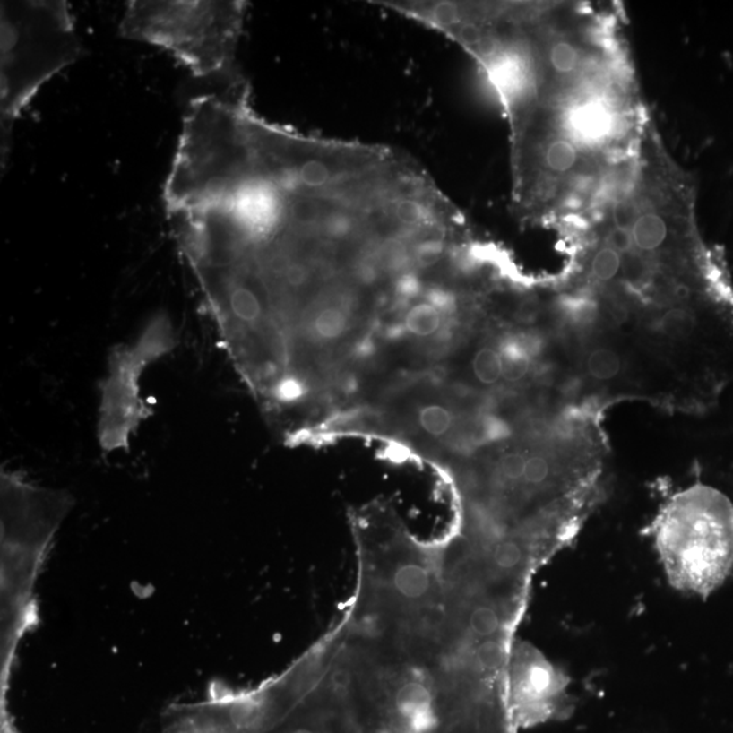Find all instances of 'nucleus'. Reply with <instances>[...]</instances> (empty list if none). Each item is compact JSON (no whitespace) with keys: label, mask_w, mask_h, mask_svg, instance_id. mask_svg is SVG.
Segmentation results:
<instances>
[{"label":"nucleus","mask_w":733,"mask_h":733,"mask_svg":"<svg viewBox=\"0 0 733 733\" xmlns=\"http://www.w3.org/2000/svg\"><path fill=\"white\" fill-rule=\"evenodd\" d=\"M482 68L510 118L516 213L576 229L624 178L652 121L618 15L542 4Z\"/></svg>","instance_id":"1"},{"label":"nucleus","mask_w":733,"mask_h":733,"mask_svg":"<svg viewBox=\"0 0 733 733\" xmlns=\"http://www.w3.org/2000/svg\"><path fill=\"white\" fill-rule=\"evenodd\" d=\"M0 39L2 160L13 126L42 84L73 65L82 41L65 0H4Z\"/></svg>","instance_id":"2"},{"label":"nucleus","mask_w":733,"mask_h":733,"mask_svg":"<svg viewBox=\"0 0 733 733\" xmlns=\"http://www.w3.org/2000/svg\"><path fill=\"white\" fill-rule=\"evenodd\" d=\"M246 2L132 0L121 36L170 52L197 78L233 70L244 31Z\"/></svg>","instance_id":"3"},{"label":"nucleus","mask_w":733,"mask_h":733,"mask_svg":"<svg viewBox=\"0 0 733 733\" xmlns=\"http://www.w3.org/2000/svg\"><path fill=\"white\" fill-rule=\"evenodd\" d=\"M655 543L671 587L711 597L733 571L732 504L708 487L682 493L656 523Z\"/></svg>","instance_id":"4"},{"label":"nucleus","mask_w":733,"mask_h":733,"mask_svg":"<svg viewBox=\"0 0 733 733\" xmlns=\"http://www.w3.org/2000/svg\"><path fill=\"white\" fill-rule=\"evenodd\" d=\"M363 600L373 621L402 626L448 603L437 557L401 537L364 539Z\"/></svg>","instance_id":"5"},{"label":"nucleus","mask_w":733,"mask_h":733,"mask_svg":"<svg viewBox=\"0 0 733 733\" xmlns=\"http://www.w3.org/2000/svg\"><path fill=\"white\" fill-rule=\"evenodd\" d=\"M176 345L173 323L165 313H160L150 318L134 342L112 348L107 376L99 384L97 436L104 453L128 450L131 437L151 418V406L141 395V379L151 364L168 355Z\"/></svg>","instance_id":"6"},{"label":"nucleus","mask_w":733,"mask_h":733,"mask_svg":"<svg viewBox=\"0 0 733 733\" xmlns=\"http://www.w3.org/2000/svg\"><path fill=\"white\" fill-rule=\"evenodd\" d=\"M505 683L527 717H548L565 708L569 679L534 645L513 642Z\"/></svg>","instance_id":"7"},{"label":"nucleus","mask_w":733,"mask_h":733,"mask_svg":"<svg viewBox=\"0 0 733 733\" xmlns=\"http://www.w3.org/2000/svg\"><path fill=\"white\" fill-rule=\"evenodd\" d=\"M503 361V379L516 384L529 375L532 361L540 349V342L531 333H513L497 345Z\"/></svg>","instance_id":"8"},{"label":"nucleus","mask_w":733,"mask_h":733,"mask_svg":"<svg viewBox=\"0 0 733 733\" xmlns=\"http://www.w3.org/2000/svg\"><path fill=\"white\" fill-rule=\"evenodd\" d=\"M447 316L442 308L437 307L432 300L428 299L426 291L421 299L410 303L403 311L401 325L403 331L410 336L428 339L440 332Z\"/></svg>","instance_id":"9"},{"label":"nucleus","mask_w":733,"mask_h":733,"mask_svg":"<svg viewBox=\"0 0 733 733\" xmlns=\"http://www.w3.org/2000/svg\"><path fill=\"white\" fill-rule=\"evenodd\" d=\"M416 423L427 436L442 439L453 432L455 427V413L444 403L427 402L418 406Z\"/></svg>","instance_id":"10"},{"label":"nucleus","mask_w":733,"mask_h":733,"mask_svg":"<svg viewBox=\"0 0 733 733\" xmlns=\"http://www.w3.org/2000/svg\"><path fill=\"white\" fill-rule=\"evenodd\" d=\"M698 326V316L693 308L677 306L664 313L659 328L669 339L686 340L693 336Z\"/></svg>","instance_id":"11"},{"label":"nucleus","mask_w":733,"mask_h":733,"mask_svg":"<svg viewBox=\"0 0 733 733\" xmlns=\"http://www.w3.org/2000/svg\"><path fill=\"white\" fill-rule=\"evenodd\" d=\"M474 378L484 386H495L503 379V361L497 348L482 347L471 360Z\"/></svg>","instance_id":"12"},{"label":"nucleus","mask_w":733,"mask_h":733,"mask_svg":"<svg viewBox=\"0 0 733 733\" xmlns=\"http://www.w3.org/2000/svg\"><path fill=\"white\" fill-rule=\"evenodd\" d=\"M622 268V258L616 250L600 244L592 254L590 263L591 276L599 283H610L618 276Z\"/></svg>","instance_id":"13"},{"label":"nucleus","mask_w":733,"mask_h":733,"mask_svg":"<svg viewBox=\"0 0 733 733\" xmlns=\"http://www.w3.org/2000/svg\"><path fill=\"white\" fill-rule=\"evenodd\" d=\"M622 361L618 353L610 348H598L587 358V371L597 381H610L621 371Z\"/></svg>","instance_id":"14"},{"label":"nucleus","mask_w":733,"mask_h":733,"mask_svg":"<svg viewBox=\"0 0 733 733\" xmlns=\"http://www.w3.org/2000/svg\"><path fill=\"white\" fill-rule=\"evenodd\" d=\"M470 440L476 445L489 444L507 439L511 434L507 421L492 415L481 416L470 429Z\"/></svg>","instance_id":"15"},{"label":"nucleus","mask_w":733,"mask_h":733,"mask_svg":"<svg viewBox=\"0 0 733 733\" xmlns=\"http://www.w3.org/2000/svg\"><path fill=\"white\" fill-rule=\"evenodd\" d=\"M526 461V456L518 453V451L504 453L498 460L497 466H496V479H497L498 484L504 487H513L522 485Z\"/></svg>","instance_id":"16"},{"label":"nucleus","mask_w":733,"mask_h":733,"mask_svg":"<svg viewBox=\"0 0 733 733\" xmlns=\"http://www.w3.org/2000/svg\"><path fill=\"white\" fill-rule=\"evenodd\" d=\"M552 474L550 463L542 455H531L527 458L522 487L527 489H538L542 487Z\"/></svg>","instance_id":"17"},{"label":"nucleus","mask_w":733,"mask_h":733,"mask_svg":"<svg viewBox=\"0 0 733 733\" xmlns=\"http://www.w3.org/2000/svg\"><path fill=\"white\" fill-rule=\"evenodd\" d=\"M292 733H315V732H313V730H310V729H298V730H295V732H292Z\"/></svg>","instance_id":"18"}]
</instances>
